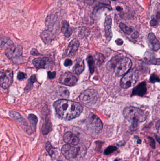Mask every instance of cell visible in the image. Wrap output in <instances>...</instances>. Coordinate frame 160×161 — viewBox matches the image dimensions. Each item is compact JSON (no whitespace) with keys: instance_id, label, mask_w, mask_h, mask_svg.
Instances as JSON below:
<instances>
[{"instance_id":"cell-17","label":"cell","mask_w":160,"mask_h":161,"mask_svg":"<svg viewBox=\"0 0 160 161\" xmlns=\"http://www.w3.org/2000/svg\"><path fill=\"white\" fill-rule=\"evenodd\" d=\"M120 28L121 29V30L127 35H130L132 38L133 39L137 38L139 36V33L134 30L131 27L127 26V25H125L124 24L121 23L119 25Z\"/></svg>"},{"instance_id":"cell-5","label":"cell","mask_w":160,"mask_h":161,"mask_svg":"<svg viewBox=\"0 0 160 161\" xmlns=\"http://www.w3.org/2000/svg\"><path fill=\"white\" fill-rule=\"evenodd\" d=\"M138 79V74L136 71H130L122 77L121 80V87L124 89H128L134 85Z\"/></svg>"},{"instance_id":"cell-10","label":"cell","mask_w":160,"mask_h":161,"mask_svg":"<svg viewBox=\"0 0 160 161\" xmlns=\"http://www.w3.org/2000/svg\"><path fill=\"white\" fill-rule=\"evenodd\" d=\"M23 52V48L19 44L11 45L6 49L5 54L8 58H13L20 56Z\"/></svg>"},{"instance_id":"cell-19","label":"cell","mask_w":160,"mask_h":161,"mask_svg":"<svg viewBox=\"0 0 160 161\" xmlns=\"http://www.w3.org/2000/svg\"><path fill=\"white\" fill-rule=\"evenodd\" d=\"M49 58H38L33 60V64L38 68H45L49 64Z\"/></svg>"},{"instance_id":"cell-40","label":"cell","mask_w":160,"mask_h":161,"mask_svg":"<svg viewBox=\"0 0 160 161\" xmlns=\"http://www.w3.org/2000/svg\"><path fill=\"white\" fill-rule=\"evenodd\" d=\"M149 142L150 143V145L153 148H155V142L154 141L152 138H149Z\"/></svg>"},{"instance_id":"cell-41","label":"cell","mask_w":160,"mask_h":161,"mask_svg":"<svg viewBox=\"0 0 160 161\" xmlns=\"http://www.w3.org/2000/svg\"><path fill=\"white\" fill-rule=\"evenodd\" d=\"M156 128L158 133L160 135V120L157 121V123L156 124Z\"/></svg>"},{"instance_id":"cell-9","label":"cell","mask_w":160,"mask_h":161,"mask_svg":"<svg viewBox=\"0 0 160 161\" xmlns=\"http://www.w3.org/2000/svg\"><path fill=\"white\" fill-rule=\"evenodd\" d=\"M80 149L72 146L70 144H66L62 146V153L67 159H71L76 158L79 154Z\"/></svg>"},{"instance_id":"cell-33","label":"cell","mask_w":160,"mask_h":161,"mask_svg":"<svg viewBox=\"0 0 160 161\" xmlns=\"http://www.w3.org/2000/svg\"><path fill=\"white\" fill-rule=\"evenodd\" d=\"M160 80L159 77H158L155 74H152L150 78V82H151L152 83H155V82H160Z\"/></svg>"},{"instance_id":"cell-8","label":"cell","mask_w":160,"mask_h":161,"mask_svg":"<svg viewBox=\"0 0 160 161\" xmlns=\"http://www.w3.org/2000/svg\"><path fill=\"white\" fill-rule=\"evenodd\" d=\"M13 74L11 70L2 71L0 75V84L3 89H7L12 83Z\"/></svg>"},{"instance_id":"cell-13","label":"cell","mask_w":160,"mask_h":161,"mask_svg":"<svg viewBox=\"0 0 160 161\" xmlns=\"http://www.w3.org/2000/svg\"><path fill=\"white\" fill-rule=\"evenodd\" d=\"M112 19L111 16H107L106 17L104 22V30L106 38L107 41H110L112 38L111 30Z\"/></svg>"},{"instance_id":"cell-7","label":"cell","mask_w":160,"mask_h":161,"mask_svg":"<svg viewBox=\"0 0 160 161\" xmlns=\"http://www.w3.org/2000/svg\"><path fill=\"white\" fill-rule=\"evenodd\" d=\"M45 25L48 30L57 34L59 28V19L55 14L49 15L45 20Z\"/></svg>"},{"instance_id":"cell-44","label":"cell","mask_w":160,"mask_h":161,"mask_svg":"<svg viewBox=\"0 0 160 161\" xmlns=\"http://www.w3.org/2000/svg\"><path fill=\"white\" fill-rule=\"evenodd\" d=\"M115 161H119L118 160H117V159H115Z\"/></svg>"},{"instance_id":"cell-21","label":"cell","mask_w":160,"mask_h":161,"mask_svg":"<svg viewBox=\"0 0 160 161\" xmlns=\"http://www.w3.org/2000/svg\"><path fill=\"white\" fill-rule=\"evenodd\" d=\"M84 68L83 60L77 61L73 68V71L75 74H80L82 73Z\"/></svg>"},{"instance_id":"cell-28","label":"cell","mask_w":160,"mask_h":161,"mask_svg":"<svg viewBox=\"0 0 160 161\" xmlns=\"http://www.w3.org/2000/svg\"><path fill=\"white\" fill-rule=\"evenodd\" d=\"M29 121L30 123V124L33 128L35 129L36 125L37 124L38 119L36 115L34 114H30L28 115Z\"/></svg>"},{"instance_id":"cell-36","label":"cell","mask_w":160,"mask_h":161,"mask_svg":"<svg viewBox=\"0 0 160 161\" xmlns=\"http://www.w3.org/2000/svg\"><path fill=\"white\" fill-rule=\"evenodd\" d=\"M150 25L152 26H155L158 25V21L156 20L155 19H154L153 17H152V19L150 22Z\"/></svg>"},{"instance_id":"cell-32","label":"cell","mask_w":160,"mask_h":161,"mask_svg":"<svg viewBox=\"0 0 160 161\" xmlns=\"http://www.w3.org/2000/svg\"><path fill=\"white\" fill-rule=\"evenodd\" d=\"M117 148L114 146H109L107 149H106L104 151V154L106 155H109L111 154L113 152L117 150Z\"/></svg>"},{"instance_id":"cell-25","label":"cell","mask_w":160,"mask_h":161,"mask_svg":"<svg viewBox=\"0 0 160 161\" xmlns=\"http://www.w3.org/2000/svg\"><path fill=\"white\" fill-rule=\"evenodd\" d=\"M152 17L158 21H160V3H157L155 4L154 9V16Z\"/></svg>"},{"instance_id":"cell-3","label":"cell","mask_w":160,"mask_h":161,"mask_svg":"<svg viewBox=\"0 0 160 161\" xmlns=\"http://www.w3.org/2000/svg\"><path fill=\"white\" fill-rule=\"evenodd\" d=\"M132 66V61L130 58H124L119 59L114 70L115 73L118 77L124 76L129 72Z\"/></svg>"},{"instance_id":"cell-6","label":"cell","mask_w":160,"mask_h":161,"mask_svg":"<svg viewBox=\"0 0 160 161\" xmlns=\"http://www.w3.org/2000/svg\"><path fill=\"white\" fill-rule=\"evenodd\" d=\"M87 125L88 129L95 133L101 131L103 127V124L100 119L93 114H90L87 118Z\"/></svg>"},{"instance_id":"cell-37","label":"cell","mask_w":160,"mask_h":161,"mask_svg":"<svg viewBox=\"0 0 160 161\" xmlns=\"http://www.w3.org/2000/svg\"><path fill=\"white\" fill-rule=\"evenodd\" d=\"M72 64H73V63H72L71 60H70V59H67V60H65L64 65L65 67H69V66H71Z\"/></svg>"},{"instance_id":"cell-16","label":"cell","mask_w":160,"mask_h":161,"mask_svg":"<svg viewBox=\"0 0 160 161\" xmlns=\"http://www.w3.org/2000/svg\"><path fill=\"white\" fill-rule=\"evenodd\" d=\"M63 140L67 144L73 146L78 145L80 141L79 138L71 132H67L64 135Z\"/></svg>"},{"instance_id":"cell-29","label":"cell","mask_w":160,"mask_h":161,"mask_svg":"<svg viewBox=\"0 0 160 161\" xmlns=\"http://www.w3.org/2000/svg\"><path fill=\"white\" fill-rule=\"evenodd\" d=\"M36 81H37V79H36V76L35 75H32L31 78L29 79L25 89V91L28 92V91H30V90L31 89L32 85H33V84L35 83Z\"/></svg>"},{"instance_id":"cell-18","label":"cell","mask_w":160,"mask_h":161,"mask_svg":"<svg viewBox=\"0 0 160 161\" xmlns=\"http://www.w3.org/2000/svg\"><path fill=\"white\" fill-rule=\"evenodd\" d=\"M147 91L146 84V82H142L133 89L132 96H143L146 93Z\"/></svg>"},{"instance_id":"cell-1","label":"cell","mask_w":160,"mask_h":161,"mask_svg":"<svg viewBox=\"0 0 160 161\" xmlns=\"http://www.w3.org/2000/svg\"><path fill=\"white\" fill-rule=\"evenodd\" d=\"M54 107L58 117L66 121L71 120L78 117L83 110L79 103L65 99L55 102Z\"/></svg>"},{"instance_id":"cell-42","label":"cell","mask_w":160,"mask_h":161,"mask_svg":"<svg viewBox=\"0 0 160 161\" xmlns=\"http://www.w3.org/2000/svg\"><path fill=\"white\" fill-rule=\"evenodd\" d=\"M115 42L118 45H122L124 42L121 39H117V40H115Z\"/></svg>"},{"instance_id":"cell-24","label":"cell","mask_w":160,"mask_h":161,"mask_svg":"<svg viewBox=\"0 0 160 161\" xmlns=\"http://www.w3.org/2000/svg\"><path fill=\"white\" fill-rule=\"evenodd\" d=\"M9 115L10 117L14 118L15 120L18 121L19 122L22 123L23 124H26V121H25L24 118H23L20 114H19L17 112L14 111H11L9 112Z\"/></svg>"},{"instance_id":"cell-20","label":"cell","mask_w":160,"mask_h":161,"mask_svg":"<svg viewBox=\"0 0 160 161\" xmlns=\"http://www.w3.org/2000/svg\"><path fill=\"white\" fill-rule=\"evenodd\" d=\"M61 32L65 36L69 38L72 34V29L70 27L69 23L66 20L63 21L62 26L61 29Z\"/></svg>"},{"instance_id":"cell-30","label":"cell","mask_w":160,"mask_h":161,"mask_svg":"<svg viewBox=\"0 0 160 161\" xmlns=\"http://www.w3.org/2000/svg\"><path fill=\"white\" fill-rule=\"evenodd\" d=\"M95 60L98 65H101L103 63L104 60V57L101 53L97 54L95 56Z\"/></svg>"},{"instance_id":"cell-2","label":"cell","mask_w":160,"mask_h":161,"mask_svg":"<svg viewBox=\"0 0 160 161\" xmlns=\"http://www.w3.org/2000/svg\"><path fill=\"white\" fill-rule=\"evenodd\" d=\"M123 115L125 119L132 122V127L134 129L137 127L138 123L145 121L146 115L143 111L135 107H127L123 111Z\"/></svg>"},{"instance_id":"cell-4","label":"cell","mask_w":160,"mask_h":161,"mask_svg":"<svg viewBox=\"0 0 160 161\" xmlns=\"http://www.w3.org/2000/svg\"><path fill=\"white\" fill-rule=\"evenodd\" d=\"M80 98L81 101L83 104L88 106H92L95 104L98 100V93L94 90H86L81 94Z\"/></svg>"},{"instance_id":"cell-15","label":"cell","mask_w":160,"mask_h":161,"mask_svg":"<svg viewBox=\"0 0 160 161\" xmlns=\"http://www.w3.org/2000/svg\"><path fill=\"white\" fill-rule=\"evenodd\" d=\"M57 34L48 29L44 30L41 35L42 41L46 44H49L56 38Z\"/></svg>"},{"instance_id":"cell-34","label":"cell","mask_w":160,"mask_h":161,"mask_svg":"<svg viewBox=\"0 0 160 161\" xmlns=\"http://www.w3.org/2000/svg\"><path fill=\"white\" fill-rule=\"evenodd\" d=\"M148 63L151 64L156 65H160V58H154L151 59L148 61Z\"/></svg>"},{"instance_id":"cell-38","label":"cell","mask_w":160,"mask_h":161,"mask_svg":"<svg viewBox=\"0 0 160 161\" xmlns=\"http://www.w3.org/2000/svg\"><path fill=\"white\" fill-rule=\"evenodd\" d=\"M47 76H48V78L50 79H52L53 78H55V76H56V72H48V73H47Z\"/></svg>"},{"instance_id":"cell-22","label":"cell","mask_w":160,"mask_h":161,"mask_svg":"<svg viewBox=\"0 0 160 161\" xmlns=\"http://www.w3.org/2000/svg\"><path fill=\"white\" fill-rule=\"evenodd\" d=\"M56 93L57 97L63 99L68 98L70 96V92L66 88L63 87H60L56 92Z\"/></svg>"},{"instance_id":"cell-23","label":"cell","mask_w":160,"mask_h":161,"mask_svg":"<svg viewBox=\"0 0 160 161\" xmlns=\"http://www.w3.org/2000/svg\"><path fill=\"white\" fill-rule=\"evenodd\" d=\"M13 44L10 39L5 36H1V49L8 48Z\"/></svg>"},{"instance_id":"cell-14","label":"cell","mask_w":160,"mask_h":161,"mask_svg":"<svg viewBox=\"0 0 160 161\" xmlns=\"http://www.w3.org/2000/svg\"><path fill=\"white\" fill-rule=\"evenodd\" d=\"M148 45L150 48L154 51H157L160 49V42L153 33L148 35Z\"/></svg>"},{"instance_id":"cell-31","label":"cell","mask_w":160,"mask_h":161,"mask_svg":"<svg viewBox=\"0 0 160 161\" xmlns=\"http://www.w3.org/2000/svg\"><path fill=\"white\" fill-rule=\"evenodd\" d=\"M46 149L47 151V152L49 153L50 155L52 156L54 154V151L52 146H51V144L49 142L46 143Z\"/></svg>"},{"instance_id":"cell-43","label":"cell","mask_w":160,"mask_h":161,"mask_svg":"<svg viewBox=\"0 0 160 161\" xmlns=\"http://www.w3.org/2000/svg\"><path fill=\"white\" fill-rule=\"evenodd\" d=\"M116 9H117V11H120V10H122V8H121L120 7H117L116 8Z\"/></svg>"},{"instance_id":"cell-11","label":"cell","mask_w":160,"mask_h":161,"mask_svg":"<svg viewBox=\"0 0 160 161\" xmlns=\"http://www.w3.org/2000/svg\"><path fill=\"white\" fill-rule=\"evenodd\" d=\"M60 83L69 86H73L77 83V78L72 74L68 72L63 74L60 77Z\"/></svg>"},{"instance_id":"cell-26","label":"cell","mask_w":160,"mask_h":161,"mask_svg":"<svg viewBox=\"0 0 160 161\" xmlns=\"http://www.w3.org/2000/svg\"><path fill=\"white\" fill-rule=\"evenodd\" d=\"M51 130V124L49 120H47L42 126L41 131L44 135H46Z\"/></svg>"},{"instance_id":"cell-39","label":"cell","mask_w":160,"mask_h":161,"mask_svg":"<svg viewBox=\"0 0 160 161\" xmlns=\"http://www.w3.org/2000/svg\"><path fill=\"white\" fill-rule=\"evenodd\" d=\"M30 53L32 55H35V56H37V55H39V52H38V51L35 49H32L31 51V52H30Z\"/></svg>"},{"instance_id":"cell-12","label":"cell","mask_w":160,"mask_h":161,"mask_svg":"<svg viewBox=\"0 0 160 161\" xmlns=\"http://www.w3.org/2000/svg\"><path fill=\"white\" fill-rule=\"evenodd\" d=\"M80 46V43L78 40L74 39L70 42L65 53V56H73L75 54L78 50Z\"/></svg>"},{"instance_id":"cell-27","label":"cell","mask_w":160,"mask_h":161,"mask_svg":"<svg viewBox=\"0 0 160 161\" xmlns=\"http://www.w3.org/2000/svg\"><path fill=\"white\" fill-rule=\"evenodd\" d=\"M88 67L91 73L93 74L94 71V61L93 56L89 55L87 58Z\"/></svg>"},{"instance_id":"cell-35","label":"cell","mask_w":160,"mask_h":161,"mask_svg":"<svg viewBox=\"0 0 160 161\" xmlns=\"http://www.w3.org/2000/svg\"><path fill=\"white\" fill-rule=\"evenodd\" d=\"M18 79L19 80H24L27 77V74H26L23 73V72H19L17 76Z\"/></svg>"}]
</instances>
